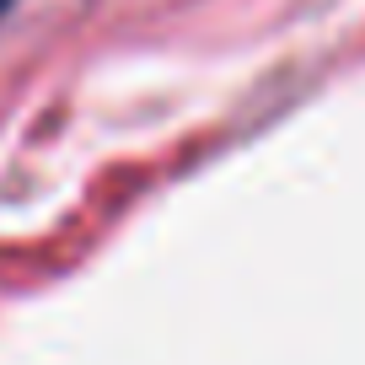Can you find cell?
<instances>
[{
    "label": "cell",
    "mask_w": 365,
    "mask_h": 365,
    "mask_svg": "<svg viewBox=\"0 0 365 365\" xmlns=\"http://www.w3.org/2000/svg\"><path fill=\"white\" fill-rule=\"evenodd\" d=\"M6 6H11V0H0V16H6Z\"/></svg>",
    "instance_id": "cell-1"
}]
</instances>
